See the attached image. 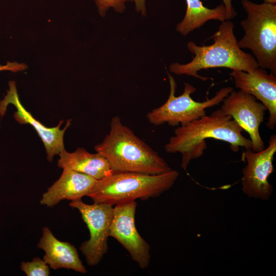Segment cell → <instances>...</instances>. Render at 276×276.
<instances>
[{"label":"cell","instance_id":"20","mask_svg":"<svg viewBox=\"0 0 276 276\" xmlns=\"http://www.w3.org/2000/svg\"><path fill=\"white\" fill-rule=\"evenodd\" d=\"M225 8L226 13V20H229L236 15V12L232 4V0H222Z\"/></svg>","mask_w":276,"mask_h":276},{"label":"cell","instance_id":"5","mask_svg":"<svg viewBox=\"0 0 276 276\" xmlns=\"http://www.w3.org/2000/svg\"><path fill=\"white\" fill-rule=\"evenodd\" d=\"M247 14L240 22L244 34L240 48L250 50L259 67L276 75V4L242 0Z\"/></svg>","mask_w":276,"mask_h":276},{"label":"cell","instance_id":"1","mask_svg":"<svg viewBox=\"0 0 276 276\" xmlns=\"http://www.w3.org/2000/svg\"><path fill=\"white\" fill-rule=\"evenodd\" d=\"M244 130L220 108L210 115L203 116L185 125L179 126L165 145L167 152L181 154V168L186 171L190 162L201 156L207 146L206 139H214L226 142L233 152L240 147L251 149L250 139L244 137Z\"/></svg>","mask_w":276,"mask_h":276},{"label":"cell","instance_id":"8","mask_svg":"<svg viewBox=\"0 0 276 276\" xmlns=\"http://www.w3.org/2000/svg\"><path fill=\"white\" fill-rule=\"evenodd\" d=\"M135 201L116 205L109 236L117 240L142 269L147 268L151 260L150 246L140 235L135 223Z\"/></svg>","mask_w":276,"mask_h":276},{"label":"cell","instance_id":"19","mask_svg":"<svg viewBox=\"0 0 276 276\" xmlns=\"http://www.w3.org/2000/svg\"><path fill=\"white\" fill-rule=\"evenodd\" d=\"M27 68V65L24 63H19L16 62H8L6 65H0V71H9L12 72H18L24 71Z\"/></svg>","mask_w":276,"mask_h":276},{"label":"cell","instance_id":"16","mask_svg":"<svg viewBox=\"0 0 276 276\" xmlns=\"http://www.w3.org/2000/svg\"><path fill=\"white\" fill-rule=\"evenodd\" d=\"M187 9L181 22L177 25L176 30L183 36L202 27L208 21L226 20L225 8L222 3L214 8L204 6L201 0H186Z\"/></svg>","mask_w":276,"mask_h":276},{"label":"cell","instance_id":"13","mask_svg":"<svg viewBox=\"0 0 276 276\" xmlns=\"http://www.w3.org/2000/svg\"><path fill=\"white\" fill-rule=\"evenodd\" d=\"M97 179L70 169H63L60 178L49 188L40 200L42 205L53 207L63 200L81 199L88 195Z\"/></svg>","mask_w":276,"mask_h":276},{"label":"cell","instance_id":"6","mask_svg":"<svg viewBox=\"0 0 276 276\" xmlns=\"http://www.w3.org/2000/svg\"><path fill=\"white\" fill-rule=\"evenodd\" d=\"M167 74L170 84L168 99L160 106L152 109L146 115L148 122L154 126L165 123L173 127L185 125L205 115L206 108L222 102L234 90L232 87H224L212 98L198 102L191 97V94L195 92L196 88L189 83H185L182 94L176 96V81L169 73Z\"/></svg>","mask_w":276,"mask_h":276},{"label":"cell","instance_id":"15","mask_svg":"<svg viewBox=\"0 0 276 276\" xmlns=\"http://www.w3.org/2000/svg\"><path fill=\"white\" fill-rule=\"evenodd\" d=\"M59 155L57 165L62 169L80 172L97 180L101 179L113 173L107 160L97 152L91 153L84 148H78L71 153L64 149Z\"/></svg>","mask_w":276,"mask_h":276},{"label":"cell","instance_id":"11","mask_svg":"<svg viewBox=\"0 0 276 276\" xmlns=\"http://www.w3.org/2000/svg\"><path fill=\"white\" fill-rule=\"evenodd\" d=\"M9 87L7 95L3 100L0 101L1 117H3L5 115L7 107L9 104L13 105L16 108V111L14 114L15 120L21 124H29L35 129L44 144L47 159L49 162H51L55 155H59L65 149L63 142L64 134L71 125V120L67 121L63 129H60L62 121H61L59 124L54 127L49 128L45 126L34 118L22 105L14 81H9Z\"/></svg>","mask_w":276,"mask_h":276},{"label":"cell","instance_id":"12","mask_svg":"<svg viewBox=\"0 0 276 276\" xmlns=\"http://www.w3.org/2000/svg\"><path fill=\"white\" fill-rule=\"evenodd\" d=\"M235 87L255 97L268 111L267 127L273 130L276 124V76L258 67L247 72L232 70L229 73Z\"/></svg>","mask_w":276,"mask_h":276},{"label":"cell","instance_id":"9","mask_svg":"<svg viewBox=\"0 0 276 276\" xmlns=\"http://www.w3.org/2000/svg\"><path fill=\"white\" fill-rule=\"evenodd\" d=\"M276 152V135H272L268 145L263 150L254 152L246 149L242 153V160L246 162L242 170V190L248 197L268 200L273 188L268 178L274 171L272 162Z\"/></svg>","mask_w":276,"mask_h":276},{"label":"cell","instance_id":"2","mask_svg":"<svg viewBox=\"0 0 276 276\" xmlns=\"http://www.w3.org/2000/svg\"><path fill=\"white\" fill-rule=\"evenodd\" d=\"M95 149L107 160L113 173L159 174L172 170L156 151L122 123L118 116L112 118L108 133Z\"/></svg>","mask_w":276,"mask_h":276},{"label":"cell","instance_id":"3","mask_svg":"<svg viewBox=\"0 0 276 276\" xmlns=\"http://www.w3.org/2000/svg\"><path fill=\"white\" fill-rule=\"evenodd\" d=\"M234 29L233 22L225 20L211 37L213 40L212 44L199 46L193 41L188 42V49L194 55L192 60L185 64L172 63L169 71L177 75H185L205 81L208 78L198 74L201 70L224 67L249 72L258 67L253 55L239 47Z\"/></svg>","mask_w":276,"mask_h":276},{"label":"cell","instance_id":"14","mask_svg":"<svg viewBox=\"0 0 276 276\" xmlns=\"http://www.w3.org/2000/svg\"><path fill=\"white\" fill-rule=\"evenodd\" d=\"M37 247L45 252L43 260L52 269L65 268L83 274L86 273L76 247L68 242L58 240L49 227L42 228V235Z\"/></svg>","mask_w":276,"mask_h":276},{"label":"cell","instance_id":"21","mask_svg":"<svg viewBox=\"0 0 276 276\" xmlns=\"http://www.w3.org/2000/svg\"><path fill=\"white\" fill-rule=\"evenodd\" d=\"M133 2L135 4V10L137 12H141L143 15L146 14L145 0H127Z\"/></svg>","mask_w":276,"mask_h":276},{"label":"cell","instance_id":"22","mask_svg":"<svg viewBox=\"0 0 276 276\" xmlns=\"http://www.w3.org/2000/svg\"><path fill=\"white\" fill-rule=\"evenodd\" d=\"M263 1V2L272 4H276V0H260Z\"/></svg>","mask_w":276,"mask_h":276},{"label":"cell","instance_id":"17","mask_svg":"<svg viewBox=\"0 0 276 276\" xmlns=\"http://www.w3.org/2000/svg\"><path fill=\"white\" fill-rule=\"evenodd\" d=\"M20 269L27 276H48L50 274L48 264L39 257L34 258L31 262H21Z\"/></svg>","mask_w":276,"mask_h":276},{"label":"cell","instance_id":"7","mask_svg":"<svg viewBox=\"0 0 276 276\" xmlns=\"http://www.w3.org/2000/svg\"><path fill=\"white\" fill-rule=\"evenodd\" d=\"M69 205L79 211L89 232V239L81 244L80 249L87 264L96 266L107 252L113 206L102 203L88 204L81 199L71 201Z\"/></svg>","mask_w":276,"mask_h":276},{"label":"cell","instance_id":"10","mask_svg":"<svg viewBox=\"0 0 276 276\" xmlns=\"http://www.w3.org/2000/svg\"><path fill=\"white\" fill-rule=\"evenodd\" d=\"M220 109L248 133L253 151H260L265 148L259 132L267 110L262 103L258 102L252 95L233 90L223 99Z\"/></svg>","mask_w":276,"mask_h":276},{"label":"cell","instance_id":"18","mask_svg":"<svg viewBox=\"0 0 276 276\" xmlns=\"http://www.w3.org/2000/svg\"><path fill=\"white\" fill-rule=\"evenodd\" d=\"M97 6L99 14L104 16L107 10L113 8L115 11L122 13L126 9L125 3L127 0H94Z\"/></svg>","mask_w":276,"mask_h":276},{"label":"cell","instance_id":"4","mask_svg":"<svg viewBox=\"0 0 276 276\" xmlns=\"http://www.w3.org/2000/svg\"><path fill=\"white\" fill-rule=\"evenodd\" d=\"M179 176L176 170L159 174L113 172L97 180L87 196L94 203L111 205L159 197L169 190Z\"/></svg>","mask_w":276,"mask_h":276}]
</instances>
